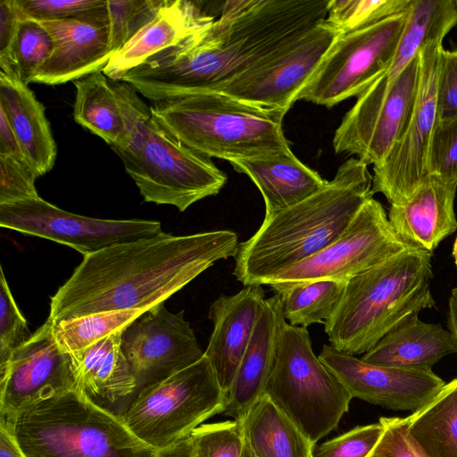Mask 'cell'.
I'll return each mask as SVG.
<instances>
[{"label": "cell", "mask_w": 457, "mask_h": 457, "mask_svg": "<svg viewBox=\"0 0 457 457\" xmlns=\"http://www.w3.org/2000/svg\"><path fill=\"white\" fill-rule=\"evenodd\" d=\"M329 1H227L220 17L120 80L155 102L204 92L326 20Z\"/></svg>", "instance_id": "obj_1"}, {"label": "cell", "mask_w": 457, "mask_h": 457, "mask_svg": "<svg viewBox=\"0 0 457 457\" xmlns=\"http://www.w3.org/2000/svg\"><path fill=\"white\" fill-rule=\"evenodd\" d=\"M237 235L227 229L156 236L85 256L52 296L53 322L110 311H145L164 303L220 260L234 257Z\"/></svg>", "instance_id": "obj_2"}, {"label": "cell", "mask_w": 457, "mask_h": 457, "mask_svg": "<svg viewBox=\"0 0 457 457\" xmlns=\"http://www.w3.org/2000/svg\"><path fill=\"white\" fill-rule=\"evenodd\" d=\"M373 195L368 165L348 159L323 189L265 216L256 232L238 243L232 274L244 286L265 285L334 242Z\"/></svg>", "instance_id": "obj_3"}, {"label": "cell", "mask_w": 457, "mask_h": 457, "mask_svg": "<svg viewBox=\"0 0 457 457\" xmlns=\"http://www.w3.org/2000/svg\"><path fill=\"white\" fill-rule=\"evenodd\" d=\"M431 255L409 248L349 279L324 324L330 345L352 355L366 353L398 324L435 307Z\"/></svg>", "instance_id": "obj_4"}, {"label": "cell", "mask_w": 457, "mask_h": 457, "mask_svg": "<svg viewBox=\"0 0 457 457\" xmlns=\"http://www.w3.org/2000/svg\"><path fill=\"white\" fill-rule=\"evenodd\" d=\"M153 116L184 145L207 156L251 159L290 150L287 112L205 91L155 102Z\"/></svg>", "instance_id": "obj_5"}, {"label": "cell", "mask_w": 457, "mask_h": 457, "mask_svg": "<svg viewBox=\"0 0 457 457\" xmlns=\"http://www.w3.org/2000/svg\"><path fill=\"white\" fill-rule=\"evenodd\" d=\"M27 457H154L120 415L78 389L49 397L0 420Z\"/></svg>", "instance_id": "obj_6"}, {"label": "cell", "mask_w": 457, "mask_h": 457, "mask_svg": "<svg viewBox=\"0 0 457 457\" xmlns=\"http://www.w3.org/2000/svg\"><path fill=\"white\" fill-rule=\"evenodd\" d=\"M266 395L315 445L338 426L353 396L316 356L307 328H281Z\"/></svg>", "instance_id": "obj_7"}, {"label": "cell", "mask_w": 457, "mask_h": 457, "mask_svg": "<svg viewBox=\"0 0 457 457\" xmlns=\"http://www.w3.org/2000/svg\"><path fill=\"white\" fill-rule=\"evenodd\" d=\"M227 402L228 394L204 355L193 365L140 390L120 416L138 439L159 451L223 413Z\"/></svg>", "instance_id": "obj_8"}, {"label": "cell", "mask_w": 457, "mask_h": 457, "mask_svg": "<svg viewBox=\"0 0 457 457\" xmlns=\"http://www.w3.org/2000/svg\"><path fill=\"white\" fill-rule=\"evenodd\" d=\"M125 170L145 202L179 212L216 195L227 183L209 157L184 145L154 116L141 154Z\"/></svg>", "instance_id": "obj_9"}, {"label": "cell", "mask_w": 457, "mask_h": 457, "mask_svg": "<svg viewBox=\"0 0 457 457\" xmlns=\"http://www.w3.org/2000/svg\"><path fill=\"white\" fill-rule=\"evenodd\" d=\"M407 11L339 34L297 100L332 107L358 96L390 65L404 29Z\"/></svg>", "instance_id": "obj_10"}, {"label": "cell", "mask_w": 457, "mask_h": 457, "mask_svg": "<svg viewBox=\"0 0 457 457\" xmlns=\"http://www.w3.org/2000/svg\"><path fill=\"white\" fill-rule=\"evenodd\" d=\"M443 41H433L419 51V85L405 126L384 162L373 167L372 192L391 204L408 199L430 179L428 154L436 123V96Z\"/></svg>", "instance_id": "obj_11"}, {"label": "cell", "mask_w": 457, "mask_h": 457, "mask_svg": "<svg viewBox=\"0 0 457 457\" xmlns=\"http://www.w3.org/2000/svg\"><path fill=\"white\" fill-rule=\"evenodd\" d=\"M420 69L418 53L393 82L384 84L376 79L361 92L335 132V152L355 154L367 165H380L409 118Z\"/></svg>", "instance_id": "obj_12"}, {"label": "cell", "mask_w": 457, "mask_h": 457, "mask_svg": "<svg viewBox=\"0 0 457 457\" xmlns=\"http://www.w3.org/2000/svg\"><path fill=\"white\" fill-rule=\"evenodd\" d=\"M339 34L324 20L250 69L206 91L287 112Z\"/></svg>", "instance_id": "obj_13"}, {"label": "cell", "mask_w": 457, "mask_h": 457, "mask_svg": "<svg viewBox=\"0 0 457 457\" xmlns=\"http://www.w3.org/2000/svg\"><path fill=\"white\" fill-rule=\"evenodd\" d=\"M409 248L413 247L397 236L385 209L371 196L334 242L277 273L265 285L318 279L347 282Z\"/></svg>", "instance_id": "obj_14"}, {"label": "cell", "mask_w": 457, "mask_h": 457, "mask_svg": "<svg viewBox=\"0 0 457 457\" xmlns=\"http://www.w3.org/2000/svg\"><path fill=\"white\" fill-rule=\"evenodd\" d=\"M0 226L62 244L84 257L163 232L156 220L86 217L60 209L40 196L0 205Z\"/></svg>", "instance_id": "obj_15"}, {"label": "cell", "mask_w": 457, "mask_h": 457, "mask_svg": "<svg viewBox=\"0 0 457 457\" xmlns=\"http://www.w3.org/2000/svg\"><path fill=\"white\" fill-rule=\"evenodd\" d=\"M121 350L137 382L136 395L204 355L184 311L171 312L164 303L145 310L122 330Z\"/></svg>", "instance_id": "obj_16"}, {"label": "cell", "mask_w": 457, "mask_h": 457, "mask_svg": "<svg viewBox=\"0 0 457 457\" xmlns=\"http://www.w3.org/2000/svg\"><path fill=\"white\" fill-rule=\"evenodd\" d=\"M75 389L73 357L57 344L48 318L0 371V420H11L38 402Z\"/></svg>", "instance_id": "obj_17"}, {"label": "cell", "mask_w": 457, "mask_h": 457, "mask_svg": "<svg viewBox=\"0 0 457 457\" xmlns=\"http://www.w3.org/2000/svg\"><path fill=\"white\" fill-rule=\"evenodd\" d=\"M319 358L353 398L390 410L414 412L430 402L445 385L432 370L371 364L330 345H323Z\"/></svg>", "instance_id": "obj_18"}, {"label": "cell", "mask_w": 457, "mask_h": 457, "mask_svg": "<svg viewBox=\"0 0 457 457\" xmlns=\"http://www.w3.org/2000/svg\"><path fill=\"white\" fill-rule=\"evenodd\" d=\"M41 22L54 38V51L34 82L74 81L103 71L112 56L107 4L76 18Z\"/></svg>", "instance_id": "obj_19"}, {"label": "cell", "mask_w": 457, "mask_h": 457, "mask_svg": "<svg viewBox=\"0 0 457 457\" xmlns=\"http://www.w3.org/2000/svg\"><path fill=\"white\" fill-rule=\"evenodd\" d=\"M262 285L244 286L235 295H220L211 304L213 328L204 355L221 389L228 394L265 301Z\"/></svg>", "instance_id": "obj_20"}, {"label": "cell", "mask_w": 457, "mask_h": 457, "mask_svg": "<svg viewBox=\"0 0 457 457\" xmlns=\"http://www.w3.org/2000/svg\"><path fill=\"white\" fill-rule=\"evenodd\" d=\"M285 321L278 295L266 298L228 393L224 415L240 420L264 395Z\"/></svg>", "instance_id": "obj_21"}, {"label": "cell", "mask_w": 457, "mask_h": 457, "mask_svg": "<svg viewBox=\"0 0 457 457\" xmlns=\"http://www.w3.org/2000/svg\"><path fill=\"white\" fill-rule=\"evenodd\" d=\"M457 187L430 179L408 199L390 205L388 220L408 245L430 253L457 229Z\"/></svg>", "instance_id": "obj_22"}, {"label": "cell", "mask_w": 457, "mask_h": 457, "mask_svg": "<svg viewBox=\"0 0 457 457\" xmlns=\"http://www.w3.org/2000/svg\"><path fill=\"white\" fill-rule=\"evenodd\" d=\"M213 21L195 2L166 0L156 17L111 57L103 72L112 80H120L151 56L180 43Z\"/></svg>", "instance_id": "obj_23"}, {"label": "cell", "mask_w": 457, "mask_h": 457, "mask_svg": "<svg viewBox=\"0 0 457 457\" xmlns=\"http://www.w3.org/2000/svg\"><path fill=\"white\" fill-rule=\"evenodd\" d=\"M230 163L237 172L247 175L261 192L265 216L303 201L328 183L303 164L291 149Z\"/></svg>", "instance_id": "obj_24"}, {"label": "cell", "mask_w": 457, "mask_h": 457, "mask_svg": "<svg viewBox=\"0 0 457 457\" xmlns=\"http://www.w3.org/2000/svg\"><path fill=\"white\" fill-rule=\"evenodd\" d=\"M121 332L112 333L81 351L71 353L78 390L110 411V406L122 402L127 406L137 392L135 377L121 350Z\"/></svg>", "instance_id": "obj_25"}, {"label": "cell", "mask_w": 457, "mask_h": 457, "mask_svg": "<svg viewBox=\"0 0 457 457\" xmlns=\"http://www.w3.org/2000/svg\"><path fill=\"white\" fill-rule=\"evenodd\" d=\"M457 353V344L440 324L410 317L386 334L362 361L386 367L431 371L443 357Z\"/></svg>", "instance_id": "obj_26"}, {"label": "cell", "mask_w": 457, "mask_h": 457, "mask_svg": "<svg viewBox=\"0 0 457 457\" xmlns=\"http://www.w3.org/2000/svg\"><path fill=\"white\" fill-rule=\"evenodd\" d=\"M0 107L4 109L25 156L38 177L50 171L57 149L44 105L28 85L0 71Z\"/></svg>", "instance_id": "obj_27"}, {"label": "cell", "mask_w": 457, "mask_h": 457, "mask_svg": "<svg viewBox=\"0 0 457 457\" xmlns=\"http://www.w3.org/2000/svg\"><path fill=\"white\" fill-rule=\"evenodd\" d=\"M237 421L258 457H312L314 445L266 395Z\"/></svg>", "instance_id": "obj_28"}, {"label": "cell", "mask_w": 457, "mask_h": 457, "mask_svg": "<svg viewBox=\"0 0 457 457\" xmlns=\"http://www.w3.org/2000/svg\"><path fill=\"white\" fill-rule=\"evenodd\" d=\"M407 418L410 435L428 457H457V378Z\"/></svg>", "instance_id": "obj_29"}, {"label": "cell", "mask_w": 457, "mask_h": 457, "mask_svg": "<svg viewBox=\"0 0 457 457\" xmlns=\"http://www.w3.org/2000/svg\"><path fill=\"white\" fill-rule=\"evenodd\" d=\"M73 117L77 123L100 137L112 148L123 142L124 125L117 99L103 71L73 81Z\"/></svg>", "instance_id": "obj_30"}, {"label": "cell", "mask_w": 457, "mask_h": 457, "mask_svg": "<svg viewBox=\"0 0 457 457\" xmlns=\"http://www.w3.org/2000/svg\"><path fill=\"white\" fill-rule=\"evenodd\" d=\"M346 282L318 279L295 283L273 284L283 315L292 326L307 328L325 324L339 303Z\"/></svg>", "instance_id": "obj_31"}, {"label": "cell", "mask_w": 457, "mask_h": 457, "mask_svg": "<svg viewBox=\"0 0 457 457\" xmlns=\"http://www.w3.org/2000/svg\"><path fill=\"white\" fill-rule=\"evenodd\" d=\"M54 51V41L44 24L21 18L7 59L0 61V71L14 74L26 85L34 82Z\"/></svg>", "instance_id": "obj_32"}, {"label": "cell", "mask_w": 457, "mask_h": 457, "mask_svg": "<svg viewBox=\"0 0 457 457\" xmlns=\"http://www.w3.org/2000/svg\"><path fill=\"white\" fill-rule=\"evenodd\" d=\"M145 311H110L54 322V335L62 350L81 351L109 335L123 330Z\"/></svg>", "instance_id": "obj_33"}, {"label": "cell", "mask_w": 457, "mask_h": 457, "mask_svg": "<svg viewBox=\"0 0 457 457\" xmlns=\"http://www.w3.org/2000/svg\"><path fill=\"white\" fill-rule=\"evenodd\" d=\"M109 84L119 104L124 125L123 142L112 149L125 167L135 162L141 154L153 113L151 107L139 97L131 84L110 79Z\"/></svg>", "instance_id": "obj_34"}, {"label": "cell", "mask_w": 457, "mask_h": 457, "mask_svg": "<svg viewBox=\"0 0 457 457\" xmlns=\"http://www.w3.org/2000/svg\"><path fill=\"white\" fill-rule=\"evenodd\" d=\"M412 0H330L326 21L340 34L405 12Z\"/></svg>", "instance_id": "obj_35"}, {"label": "cell", "mask_w": 457, "mask_h": 457, "mask_svg": "<svg viewBox=\"0 0 457 457\" xmlns=\"http://www.w3.org/2000/svg\"><path fill=\"white\" fill-rule=\"evenodd\" d=\"M166 0H107L112 55L152 21Z\"/></svg>", "instance_id": "obj_36"}, {"label": "cell", "mask_w": 457, "mask_h": 457, "mask_svg": "<svg viewBox=\"0 0 457 457\" xmlns=\"http://www.w3.org/2000/svg\"><path fill=\"white\" fill-rule=\"evenodd\" d=\"M195 457H241L245 439L237 420L202 424L189 435Z\"/></svg>", "instance_id": "obj_37"}, {"label": "cell", "mask_w": 457, "mask_h": 457, "mask_svg": "<svg viewBox=\"0 0 457 457\" xmlns=\"http://www.w3.org/2000/svg\"><path fill=\"white\" fill-rule=\"evenodd\" d=\"M33 333L21 314L10 287L0 269V371L4 370L12 353L25 344Z\"/></svg>", "instance_id": "obj_38"}, {"label": "cell", "mask_w": 457, "mask_h": 457, "mask_svg": "<svg viewBox=\"0 0 457 457\" xmlns=\"http://www.w3.org/2000/svg\"><path fill=\"white\" fill-rule=\"evenodd\" d=\"M428 170L430 179L457 187V117L436 120L431 137Z\"/></svg>", "instance_id": "obj_39"}, {"label": "cell", "mask_w": 457, "mask_h": 457, "mask_svg": "<svg viewBox=\"0 0 457 457\" xmlns=\"http://www.w3.org/2000/svg\"><path fill=\"white\" fill-rule=\"evenodd\" d=\"M383 426H358L313 449L312 457H368L378 442Z\"/></svg>", "instance_id": "obj_40"}, {"label": "cell", "mask_w": 457, "mask_h": 457, "mask_svg": "<svg viewBox=\"0 0 457 457\" xmlns=\"http://www.w3.org/2000/svg\"><path fill=\"white\" fill-rule=\"evenodd\" d=\"M21 18L39 21L76 18L107 4V0H15Z\"/></svg>", "instance_id": "obj_41"}, {"label": "cell", "mask_w": 457, "mask_h": 457, "mask_svg": "<svg viewBox=\"0 0 457 457\" xmlns=\"http://www.w3.org/2000/svg\"><path fill=\"white\" fill-rule=\"evenodd\" d=\"M37 178L31 166L0 154V205L39 196L35 186Z\"/></svg>", "instance_id": "obj_42"}, {"label": "cell", "mask_w": 457, "mask_h": 457, "mask_svg": "<svg viewBox=\"0 0 457 457\" xmlns=\"http://www.w3.org/2000/svg\"><path fill=\"white\" fill-rule=\"evenodd\" d=\"M383 433L368 457H428L408 429V418L381 417Z\"/></svg>", "instance_id": "obj_43"}, {"label": "cell", "mask_w": 457, "mask_h": 457, "mask_svg": "<svg viewBox=\"0 0 457 457\" xmlns=\"http://www.w3.org/2000/svg\"><path fill=\"white\" fill-rule=\"evenodd\" d=\"M457 117V50L443 48L436 96V120Z\"/></svg>", "instance_id": "obj_44"}, {"label": "cell", "mask_w": 457, "mask_h": 457, "mask_svg": "<svg viewBox=\"0 0 457 457\" xmlns=\"http://www.w3.org/2000/svg\"><path fill=\"white\" fill-rule=\"evenodd\" d=\"M21 19L15 0L0 1V61L7 59Z\"/></svg>", "instance_id": "obj_45"}, {"label": "cell", "mask_w": 457, "mask_h": 457, "mask_svg": "<svg viewBox=\"0 0 457 457\" xmlns=\"http://www.w3.org/2000/svg\"><path fill=\"white\" fill-rule=\"evenodd\" d=\"M0 154L10 156L20 162H22V163L31 166L28 161L27 157L24 154L21 145L14 133V130L6 116L5 112L1 107H0Z\"/></svg>", "instance_id": "obj_46"}, {"label": "cell", "mask_w": 457, "mask_h": 457, "mask_svg": "<svg viewBox=\"0 0 457 457\" xmlns=\"http://www.w3.org/2000/svg\"><path fill=\"white\" fill-rule=\"evenodd\" d=\"M0 457H27L11 431L0 424Z\"/></svg>", "instance_id": "obj_47"}, {"label": "cell", "mask_w": 457, "mask_h": 457, "mask_svg": "<svg viewBox=\"0 0 457 457\" xmlns=\"http://www.w3.org/2000/svg\"><path fill=\"white\" fill-rule=\"evenodd\" d=\"M154 457H195L190 436L170 447L157 451Z\"/></svg>", "instance_id": "obj_48"}, {"label": "cell", "mask_w": 457, "mask_h": 457, "mask_svg": "<svg viewBox=\"0 0 457 457\" xmlns=\"http://www.w3.org/2000/svg\"><path fill=\"white\" fill-rule=\"evenodd\" d=\"M448 306L447 327L457 344V301L453 296H450L449 298Z\"/></svg>", "instance_id": "obj_49"}, {"label": "cell", "mask_w": 457, "mask_h": 457, "mask_svg": "<svg viewBox=\"0 0 457 457\" xmlns=\"http://www.w3.org/2000/svg\"><path fill=\"white\" fill-rule=\"evenodd\" d=\"M245 439V438H244ZM241 457H258L245 441V446Z\"/></svg>", "instance_id": "obj_50"}, {"label": "cell", "mask_w": 457, "mask_h": 457, "mask_svg": "<svg viewBox=\"0 0 457 457\" xmlns=\"http://www.w3.org/2000/svg\"><path fill=\"white\" fill-rule=\"evenodd\" d=\"M453 257L454 259V263L457 266V237L453 246Z\"/></svg>", "instance_id": "obj_51"}, {"label": "cell", "mask_w": 457, "mask_h": 457, "mask_svg": "<svg viewBox=\"0 0 457 457\" xmlns=\"http://www.w3.org/2000/svg\"><path fill=\"white\" fill-rule=\"evenodd\" d=\"M451 296H453L457 301V287L452 290Z\"/></svg>", "instance_id": "obj_52"}]
</instances>
